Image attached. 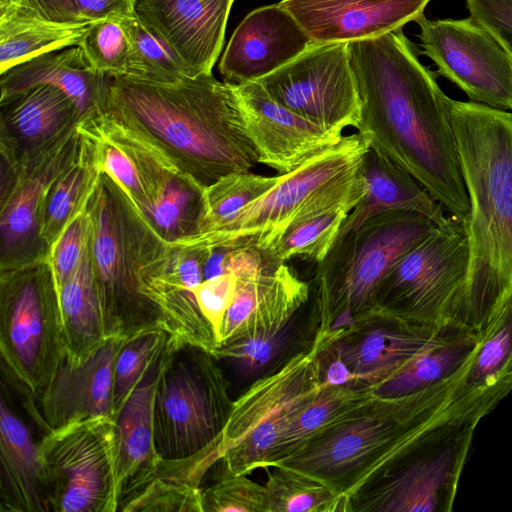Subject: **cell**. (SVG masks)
<instances>
[{"label": "cell", "instance_id": "cell-1", "mask_svg": "<svg viewBox=\"0 0 512 512\" xmlns=\"http://www.w3.org/2000/svg\"><path fill=\"white\" fill-rule=\"evenodd\" d=\"M361 114L357 133L417 180L448 214L470 203L449 110L437 73L402 29L348 43Z\"/></svg>", "mask_w": 512, "mask_h": 512}, {"label": "cell", "instance_id": "cell-2", "mask_svg": "<svg viewBox=\"0 0 512 512\" xmlns=\"http://www.w3.org/2000/svg\"><path fill=\"white\" fill-rule=\"evenodd\" d=\"M100 109L158 148L202 191L259 163L243 129L235 84L212 73L174 82L108 75Z\"/></svg>", "mask_w": 512, "mask_h": 512}, {"label": "cell", "instance_id": "cell-3", "mask_svg": "<svg viewBox=\"0 0 512 512\" xmlns=\"http://www.w3.org/2000/svg\"><path fill=\"white\" fill-rule=\"evenodd\" d=\"M448 103L470 203L466 295L483 327L512 289V112Z\"/></svg>", "mask_w": 512, "mask_h": 512}, {"label": "cell", "instance_id": "cell-4", "mask_svg": "<svg viewBox=\"0 0 512 512\" xmlns=\"http://www.w3.org/2000/svg\"><path fill=\"white\" fill-rule=\"evenodd\" d=\"M462 373L463 369L405 396H378L274 466H287L320 480L351 505L354 495L401 459L446 412Z\"/></svg>", "mask_w": 512, "mask_h": 512}, {"label": "cell", "instance_id": "cell-5", "mask_svg": "<svg viewBox=\"0 0 512 512\" xmlns=\"http://www.w3.org/2000/svg\"><path fill=\"white\" fill-rule=\"evenodd\" d=\"M89 206L90 256L106 337L129 338L156 328L167 331L147 297L168 267V242L103 171Z\"/></svg>", "mask_w": 512, "mask_h": 512}, {"label": "cell", "instance_id": "cell-6", "mask_svg": "<svg viewBox=\"0 0 512 512\" xmlns=\"http://www.w3.org/2000/svg\"><path fill=\"white\" fill-rule=\"evenodd\" d=\"M369 142L359 133L343 135L316 152L248 204L233 219L205 233L184 236L174 248L256 246L271 250L297 222L334 208L350 212L366 193L361 172Z\"/></svg>", "mask_w": 512, "mask_h": 512}, {"label": "cell", "instance_id": "cell-7", "mask_svg": "<svg viewBox=\"0 0 512 512\" xmlns=\"http://www.w3.org/2000/svg\"><path fill=\"white\" fill-rule=\"evenodd\" d=\"M320 348L309 347L291 354L267 375L247 386L233 401L218 438L190 458L169 461V474L194 487L216 463L223 473L249 475L266 469L288 424L317 395L321 386Z\"/></svg>", "mask_w": 512, "mask_h": 512}, {"label": "cell", "instance_id": "cell-8", "mask_svg": "<svg viewBox=\"0 0 512 512\" xmlns=\"http://www.w3.org/2000/svg\"><path fill=\"white\" fill-rule=\"evenodd\" d=\"M436 226L420 213L393 210L338 237L317 264L314 336L344 330L372 312L385 275Z\"/></svg>", "mask_w": 512, "mask_h": 512}, {"label": "cell", "instance_id": "cell-9", "mask_svg": "<svg viewBox=\"0 0 512 512\" xmlns=\"http://www.w3.org/2000/svg\"><path fill=\"white\" fill-rule=\"evenodd\" d=\"M469 260L467 219L448 214L388 271L374 310L424 327L482 331L466 295Z\"/></svg>", "mask_w": 512, "mask_h": 512}, {"label": "cell", "instance_id": "cell-10", "mask_svg": "<svg viewBox=\"0 0 512 512\" xmlns=\"http://www.w3.org/2000/svg\"><path fill=\"white\" fill-rule=\"evenodd\" d=\"M491 410L452 402L410 450L353 496L351 512H450L475 433Z\"/></svg>", "mask_w": 512, "mask_h": 512}, {"label": "cell", "instance_id": "cell-11", "mask_svg": "<svg viewBox=\"0 0 512 512\" xmlns=\"http://www.w3.org/2000/svg\"><path fill=\"white\" fill-rule=\"evenodd\" d=\"M3 371L39 396L66 355L59 293L46 259L1 271Z\"/></svg>", "mask_w": 512, "mask_h": 512}, {"label": "cell", "instance_id": "cell-12", "mask_svg": "<svg viewBox=\"0 0 512 512\" xmlns=\"http://www.w3.org/2000/svg\"><path fill=\"white\" fill-rule=\"evenodd\" d=\"M219 361L204 349L180 346L158 381L154 439L159 456L180 461L195 456L221 434L233 401Z\"/></svg>", "mask_w": 512, "mask_h": 512}, {"label": "cell", "instance_id": "cell-13", "mask_svg": "<svg viewBox=\"0 0 512 512\" xmlns=\"http://www.w3.org/2000/svg\"><path fill=\"white\" fill-rule=\"evenodd\" d=\"M38 446L51 512L119 510L114 418L93 417L49 429Z\"/></svg>", "mask_w": 512, "mask_h": 512}, {"label": "cell", "instance_id": "cell-14", "mask_svg": "<svg viewBox=\"0 0 512 512\" xmlns=\"http://www.w3.org/2000/svg\"><path fill=\"white\" fill-rule=\"evenodd\" d=\"M79 145L76 125L38 151L19 156L1 151V271L46 259L39 239L43 200L50 185L76 156Z\"/></svg>", "mask_w": 512, "mask_h": 512}, {"label": "cell", "instance_id": "cell-15", "mask_svg": "<svg viewBox=\"0 0 512 512\" xmlns=\"http://www.w3.org/2000/svg\"><path fill=\"white\" fill-rule=\"evenodd\" d=\"M269 95L336 137L357 128L361 104L348 43H312L302 54L259 80Z\"/></svg>", "mask_w": 512, "mask_h": 512}, {"label": "cell", "instance_id": "cell-16", "mask_svg": "<svg viewBox=\"0 0 512 512\" xmlns=\"http://www.w3.org/2000/svg\"><path fill=\"white\" fill-rule=\"evenodd\" d=\"M423 54L437 75L459 87L472 102L512 110V60L495 36L477 20L416 21Z\"/></svg>", "mask_w": 512, "mask_h": 512}, {"label": "cell", "instance_id": "cell-17", "mask_svg": "<svg viewBox=\"0 0 512 512\" xmlns=\"http://www.w3.org/2000/svg\"><path fill=\"white\" fill-rule=\"evenodd\" d=\"M450 327L435 329L374 310L350 327L316 337L350 371L356 387L374 391L400 374Z\"/></svg>", "mask_w": 512, "mask_h": 512}, {"label": "cell", "instance_id": "cell-18", "mask_svg": "<svg viewBox=\"0 0 512 512\" xmlns=\"http://www.w3.org/2000/svg\"><path fill=\"white\" fill-rule=\"evenodd\" d=\"M77 127L92 144L99 170L121 185L142 213L185 178L158 148L100 108L80 118Z\"/></svg>", "mask_w": 512, "mask_h": 512}, {"label": "cell", "instance_id": "cell-19", "mask_svg": "<svg viewBox=\"0 0 512 512\" xmlns=\"http://www.w3.org/2000/svg\"><path fill=\"white\" fill-rule=\"evenodd\" d=\"M244 132L258 162L287 174L336 137L274 100L260 81L235 84Z\"/></svg>", "mask_w": 512, "mask_h": 512}, {"label": "cell", "instance_id": "cell-20", "mask_svg": "<svg viewBox=\"0 0 512 512\" xmlns=\"http://www.w3.org/2000/svg\"><path fill=\"white\" fill-rule=\"evenodd\" d=\"M132 13L160 37L188 76L211 74L236 0H131Z\"/></svg>", "mask_w": 512, "mask_h": 512}, {"label": "cell", "instance_id": "cell-21", "mask_svg": "<svg viewBox=\"0 0 512 512\" xmlns=\"http://www.w3.org/2000/svg\"><path fill=\"white\" fill-rule=\"evenodd\" d=\"M313 42L282 6L248 13L234 30L219 64L224 81H259L302 54Z\"/></svg>", "mask_w": 512, "mask_h": 512}, {"label": "cell", "instance_id": "cell-22", "mask_svg": "<svg viewBox=\"0 0 512 512\" xmlns=\"http://www.w3.org/2000/svg\"><path fill=\"white\" fill-rule=\"evenodd\" d=\"M431 0H281L313 43L355 42L402 29Z\"/></svg>", "mask_w": 512, "mask_h": 512}, {"label": "cell", "instance_id": "cell-23", "mask_svg": "<svg viewBox=\"0 0 512 512\" xmlns=\"http://www.w3.org/2000/svg\"><path fill=\"white\" fill-rule=\"evenodd\" d=\"M126 338L110 337L85 362L65 355L39 394L45 430L100 416L113 418L114 366Z\"/></svg>", "mask_w": 512, "mask_h": 512}, {"label": "cell", "instance_id": "cell-24", "mask_svg": "<svg viewBox=\"0 0 512 512\" xmlns=\"http://www.w3.org/2000/svg\"><path fill=\"white\" fill-rule=\"evenodd\" d=\"M237 280L234 299L221 326L219 346L289 322L307 303L310 294L309 284L286 263Z\"/></svg>", "mask_w": 512, "mask_h": 512}, {"label": "cell", "instance_id": "cell-25", "mask_svg": "<svg viewBox=\"0 0 512 512\" xmlns=\"http://www.w3.org/2000/svg\"><path fill=\"white\" fill-rule=\"evenodd\" d=\"M171 336L168 346L151 365L115 418L116 467L121 498L144 484L162 458L154 439V407L158 381L172 351L180 347Z\"/></svg>", "mask_w": 512, "mask_h": 512}, {"label": "cell", "instance_id": "cell-26", "mask_svg": "<svg viewBox=\"0 0 512 512\" xmlns=\"http://www.w3.org/2000/svg\"><path fill=\"white\" fill-rule=\"evenodd\" d=\"M80 118L63 91L33 86L1 101V151L15 156L38 151L66 135Z\"/></svg>", "mask_w": 512, "mask_h": 512}, {"label": "cell", "instance_id": "cell-27", "mask_svg": "<svg viewBox=\"0 0 512 512\" xmlns=\"http://www.w3.org/2000/svg\"><path fill=\"white\" fill-rule=\"evenodd\" d=\"M5 387L0 403L1 511L51 512L39 446L14 412Z\"/></svg>", "mask_w": 512, "mask_h": 512}, {"label": "cell", "instance_id": "cell-28", "mask_svg": "<svg viewBox=\"0 0 512 512\" xmlns=\"http://www.w3.org/2000/svg\"><path fill=\"white\" fill-rule=\"evenodd\" d=\"M0 74L1 101L47 84L63 91L81 118L101 107L108 83V75L93 69L78 45L43 53Z\"/></svg>", "mask_w": 512, "mask_h": 512}, {"label": "cell", "instance_id": "cell-29", "mask_svg": "<svg viewBox=\"0 0 512 512\" xmlns=\"http://www.w3.org/2000/svg\"><path fill=\"white\" fill-rule=\"evenodd\" d=\"M361 172L366 183V193L343 221L338 237L387 211L417 212L436 224L446 217L444 208L417 180L374 149L369 148L364 154Z\"/></svg>", "mask_w": 512, "mask_h": 512}, {"label": "cell", "instance_id": "cell-30", "mask_svg": "<svg viewBox=\"0 0 512 512\" xmlns=\"http://www.w3.org/2000/svg\"><path fill=\"white\" fill-rule=\"evenodd\" d=\"M512 391V289L489 315L466 369L453 391V400L495 399Z\"/></svg>", "mask_w": 512, "mask_h": 512}, {"label": "cell", "instance_id": "cell-31", "mask_svg": "<svg viewBox=\"0 0 512 512\" xmlns=\"http://www.w3.org/2000/svg\"><path fill=\"white\" fill-rule=\"evenodd\" d=\"M94 21H57L22 1L0 0V73L43 53L77 46Z\"/></svg>", "mask_w": 512, "mask_h": 512}, {"label": "cell", "instance_id": "cell-32", "mask_svg": "<svg viewBox=\"0 0 512 512\" xmlns=\"http://www.w3.org/2000/svg\"><path fill=\"white\" fill-rule=\"evenodd\" d=\"M59 299L66 357L75 364L83 363L107 340L92 269L90 243L63 283Z\"/></svg>", "mask_w": 512, "mask_h": 512}, {"label": "cell", "instance_id": "cell-33", "mask_svg": "<svg viewBox=\"0 0 512 512\" xmlns=\"http://www.w3.org/2000/svg\"><path fill=\"white\" fill-rule=\"evenodd\" d=\"M378 396L369 387L322 383L317 395L283 431L266 469L333 429Z\"/></svg>", "mask_w": 512, "mask_h": 512}, {"label": "cell", "instance_id": "cell-34", "mask_svg": "<svg viewBox=\"0 0 512 512\" xmlns=\"http://www.w3.org/2000/svg\"><path fill=\"white\" fill-rule=\"evenodd\" d=\"M79 134L76 156L50 185L41 207L39 239L47 253L87 199L100 174L92 144Z\"/></svg>", "mask_w": 512, "mask_h": 512}, {"label": "cell", "instance_id": "cell-35", "mask_svg": "<svg viewBox=\"0 0 512 512\" xmlns=\"http://www.w3.org/2000/svg\"><path fill=\"white\" fill-rule=\"evenodd\" d=\"M296 318L281 326L230 340L220 345L213 356L224 361L238 379L250 385L291 355Z\"/></svg>", "mask_w": 512, "mask_h": 512}, {"label": "cell", "instance_id": "cell-36", "mask_svg": "<svg viewBox=\"0 0 512 512\" xmlns=\"http://www.w3.org/2000/svg\"><path fill=\"white\" fill-rule=\"evenodd\" d=\"M270 469L263 484L267 512H351L349 501L320 480L287 466Z\"/></svg>", "mask_w": 512, "mask_h": 512}, {"label": "cell", "instance_id": "cell-37", "mask_svg": "<svg viewBox=\"0 0 512 512\" xmlns=\"http://www.w3.org/2000/svg\"><path fill=\"white\" fill-rule=\"evenodd\" d=\"M277 181L278 175L263 176L249 171L228 174L207 186L202 191L200 212L192 234L210 232L224 225Z\"/></svg>", "mask_w": 512, "mask_h": 512}, {"label": "cell", "instance_id": "cell-38", "mask_svg": "<svg viewBox=\"0 0 512 512\" xmlns=\"http://www.w3.org/2000/svg\"><path fill=\"white\" fill-rule=\"evenodd\" d=\"M130 41L126 76L151 82H174L188 76L170 47L131 13L123 15Z\"/></svg>", "mask_w": 512, "mask_h": 512}, {"label": "cell", "instance_id": "cell-39", "mask_svg": "<svg viewBox=\"0 0 512 512\" xmlns=\"http://www.w3.org/2000/svg\"><path fill=\"white\" fill-rule=\"evenodd\" d=\"M171 336L161 328L126 338L114 366L112 413L115 419L151 365L161 356Z\"/></svg>", "mask_w": 512, "mask_h": 512}, {"label": "cell", "instance_id": "cell-40", "mask_svg": "<svg viewBox=\"0 0 512 512\" xmlns=\"http://www.w3.org/2000/svg\"><path fill=\"white\" fill-rule=\"evenodd\" d=\"M349 213L348 209L339 207L305 218L291 226L268 251L279 263L302 257L319 264L333 247Z\"/></svg>", "mask_w": 512, "mask_h": 512}, {"label": "cell", "instance_id": "cell-41", "mask_svg": "<svg viewBox=\"0 0 512 512\" xmlns=\"http://www.w3.org/2000/svg\"><path fill=\"white\" fill-rule=\"evenodd\" d=\"M78 46L96 71L106 75L126 74L131 47L123 15L95 20Z\"/></svg>", "mask_w": 512, "mask_h": 512}, {"label": "cell", "instance_id": "cell-42", "mask_svg": "<svg viewBox=\"0 0 512 512\" xmlns=\"http://www.w3.org/2000/svg\"><path fill=\"white\" fill-rule=\"evenodd\" d=\"M119 510L123 512H203L202 489L154 477L125 494L121 498Z\"/></svg>", "mask_w": 512, "mask_h": 512}, {"label": "cell", "instance_id": "cell-43", "mask_svg": "<svg viewBox=\"0 0 512 512\" xmlns=\"http://www.w3.org/2000/svg\"><path fill=\"white\" fill-rule=\"evenodd\" d=\"M203 512H267L264 485L246 474H226L202 490Z\"/></svg>", "mask_w": 512, "mask_h": 512}, {"label": "cell", "instance_id": "cell-44", "mask_svg": "<svg viewBox=\"0 0 512 512\" xmlns=\"http://www.w3.org/2000/svg\"><path fill=\"white\" fill-rule=\"evenodd\" d=\"M93 190L48 250L46 260L51 268L58 293L89 246L91 236L89 205Z\"/></svg>", "mask_w": 512, "mask_h": 512}, {"label": "cell", "instance_id": "cell-45", "mask_svg": "<svg viewBox=\"0 0 512 512\" xmlns=\"http://www.w3.org/2000/svg\"><path fill=\"white\" fill-rule=\"evenodd\" d=\"M237 281L233 273H224L204 279L195 291L199 307L212 326L218 344L224 317L235 296Z\"/></svg>", "mask_w": 512, "mask_h": 512}, {"label": "cell", "instance_id": "cell-46", "mask_svg": "<svg viewBox=\"0 0 512 512\" xmlns=\"http://www.w3.org/2000/svg\"><path fill=\"white\" fill-rule=\"evenodd\" d=\"M470 16L501 43L512 60V1L466 0Z\"/></svg>", "mask_w": 512, "mask_h": 512}, {"label": "cell", "instance_id": "cell-47", "mask_svg": "<svg viewBox=\"0 0 512 512\" xmlns=\"http://www.w3.org/2000/svg\"><path fill=\"white\" fill-rule=\"evenodd\" d=\"M84 20H98L111 15L132 13L131 0H73Z\"/></svg>", "mask_w": 512, "mask_h": 512}, {"label": "cell", "instance_id": "cell-48", "mask_svg": "<svg viewBox=\"0 0 512 512\" xmlns=\"http://www.w3.org/2000/svg\"><path fill=\"white\" fill-rule=\"evenodd\" d=\"M42 11L48 17L62 22H83L73 0H22Z\"/></svg>", "mask_w": 512, "mask_h": 512}, {"label": "cell", "instance_id": "cell-49", "mask_svg": "<svg viewBox=\"0 0 512 512\" xmlns=\"http://www.w3.org/2000/svg\"><path fill=\"white\" fill-rule=\"evenodd\" d=\"M512 1V0H511Z\"/></svg>", "mask_w": 512, "mask_h": 512}]
</instances>
